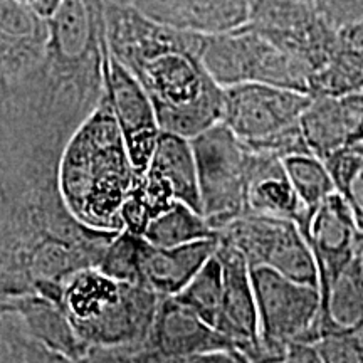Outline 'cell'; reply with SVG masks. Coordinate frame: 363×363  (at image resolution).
<instances>
[{"mask_svg":"<svg viewBox=\"0 0 363 363\" xmlns=\"http://www.w3.org/2000/svg\"><path fill=\"white\" fill-rule=\"evenodd\" d=\"M201 56L207 71L222 88L261 83L310 94V67L246 24L224 33L202 34Z\"/></svg>","mask_w":363,"mask_h":363,"instance_id":"6","label":"cell"},{"mask_svg":"<svg viewBox=\"0 0 363 363\" xmlns=\"http://www.w3.org/2000/svg\"><path fill=\"white\" fill-rule=\"evenodd\" d=\"M350 150H353V152H357L358 155H362V157H363V142H362V143H358L357 147H353V148H350Z\"/></svg>","mask_w":363,"mask_h":363,"instance_id":"31","label":"cell"},{"mask_svg":"<svg viewBox=\"0 0 363 363\" xmlns=\"http://www.w3.org/2000/svg\"><path fill=\"white\" fill-rule=\"evenodd\" d=\"M217 257L222 262V299L216 330L238 345L246 362H257L259 355V316L251 269L238 249L220 242Z\"/></svg>","mask_w":363,"mask_h":363,"instance_id":"13","label":"cell"},{"mask_svg":"<svg viewBox=\"0 0 363 363\" xmlns=\"http://www.w3.org/2000/svg\"><path fill=\"white\" fill-rule=\"evenodd\" d=\"M136 362H246V358L233 340L175 296H162Z\"/></svg>","mask_w":363,"mask_h":363,"instance_id":"10","label":"cell"},{"mask_svg":"<svg viewBox=\"0 0 363 363\" xmlns=\"http://www.w3.org/2000/svg\"><path fill=\"white\" fill-rule=\"evenodd\" d=\"M104 22L108 49L147 93L163 131L194 138L219 123L224 88L202 61V33L162 24L113 0H104Z\"/></svg>","mask_w":363,"mask_h":363,"instance_id":"1","label":"cell"},{"mask_svg":"<svg viewBox=\"0 0 363 363\" xmlns=\"http://www.w3.org/2000/svg\"><path fill=\"white\" fill-rule=\"evenodd\" d=\"M301 233L315 257L318 288L323 298L335 278L357 254L360 230L350 207L335 192L313 212Z\"/></svg>","mask_w":363,"mask_h":363,"instance_id":"14","label":"cell"},{"mask_svg":"<svg viewBox=\"0 0 363 363\" xmlns=\"http://www.w3.org/2000/svg\"><path fill=\"white\" fill-rule=\"evenodd\" d=\"M113 2H118V4H133V0H113Z\"/></svg>","mask_w":363,"mask_h":363,"instance_id":"33","label":"cell"},{"mask_svg":"<svg viewBox=\"0 0 363 363\" xmlns=\"http://www.w3.org/2000/svg\"><path fill=\"white\" fill-rule=\"evenodd\" d=\"M299 126L310 153L321 160L357 147L363 142V93L311 96Z\"/></svg>","mask_w":363,"mask_h":363,"instance_id":"15","label":"cell"},{"mask_svg":"<svg viewBox=\"0 0 363 363\" xmlns=\"http://www.w3.org/2000/svg\"><path fill=\"white\" fill-rule=\"evenodd\" d=\"M88 348V362H136L160 294L89 266L40 288Z\"/></svg>","mask_w":363,"mask_h":363,"instance_id":"3","label":"cell"},{"mask_svg":"<svg viewBox=\"0 0 363 363\" xmlns=\"http://www.w3.org/2000/svg\"><path fill=\"white\" fill-rule=\"evenodd\" d=\"M147 170L155 172L169 182L177 201L202 212L197 163L190 138L162 130Z\"/></svg>","mask_w":363,"mask_h":363,"instance_id":"21","label":"cell"},{"mask_svg":"<svg viewBox=\"0 0 363 363\" xmlns=\"http://www.w3.org/2000/svg\"><path fill=\"white\" fill-rule=\"evenodd\" d=\"M259 316L257 362H284L289 343L320 338L321 294L267 267H249Z\"/></svg>","mask_w":363,"mask_h":363,"instance_id":"7","label":"cell"},{"mask_svg":"<svg viewBox=\"0 0 363 363\" xmlns=\"http://www.w3.org/2000/svg\"><path fill=\"white\" fill-rule=\"evenodd\" d=\"M219 239H201L175 247H158L142 238L138 284L160 296H175L214 256Z\"/></svg>","mask_w":363,"mask_h":363,"instance_id":"17","label":"cell"},{"mask_svg":"<svg viewBox=\"0 0 363 363\" xmlns=\"http://www.w3.org/2000/svg\"><path fill=\"white\" fill-rule=\"evenodd\" d=\"M363 93V49L338 44L328 61L311 78L310 96H343Z\"/></svg>","mask_w":363,"mask_h":363,"instance_id":"23","label":"cell"},{"mask_svg":"<svg viewBox=\"0 0 363 363\" xmlns=\"http://www.w3.org/2000/svg\"><path fill=\"white\" fill-rule=\"evenodd\" d=\"M190 142L197 163L202 214L219 230L246 212L251 150L222 121Z\"/></svg>","mask_w":363,"mask_h":363,"instance_id":"8","label":"cell"},{"mask_svg":"<svg viewBox=\"0 0 363 363\" xmlns=\"http://www.w3.org/2000/svg\"><path fill=\"white\" fill-rule=\"evenodd\" d=\"M21 2L33 7L39 16L44 17V19H51L54 13H56L59 6L62 4V0H21Z\"/></svg>","mask_w":363,"mask_h":363,"instance_id":"30","label":"cell"},{"mask_svg":"<svg viewBox=\"0 0 363 363\" xmlns=\"http://www.w3.org/2000/svg\"><path fill=\"white\" fill-rule=\"evenodd\" d=\"M335 29L363 21V0H310Z\"/></svg>","mask_w":363,"mask_h":363,"instance_id":"29","label":"cell"},{"mask_svg":"<svg viewBox=\"0 0 363 363\" xmlns=\"http://www.w3.org/2000/svg\"><path fill=\"white\" fill-rule=\"evenodd\" d=\"M104 89L138 179L148 169L162 128L147 93L108 48L104 52Z\"/></svg>","mask_w":363,"mask_h":363,"instance_id":"12","label":"cell"},{"mask_svg":"<svg viewBox=\"0 0 363 363\" xmlns=\"http://www.w3.org/2000/svg\"><path fill=\"white\" fill-rule=\"evenodd\" d=\"M136 180L111 101L101 99L67 140L57 187L67 211L96 230H121L120 211Z\"/></svg>","mask_w":363,"mask_h":363,"instance_id":"4","label":"cell"},{"mask_svg":"<svg viewBox=\"0 0 363 363\" xmlns=\"http://www.w3.org/2000/svg\"><path fill=\"white\" fill-rule=\"evenodd\" d=\"M222 284H224L222 262L214 252V256L197 271V274L180 293L175 294V298L216 328L222 299Z\"/></svg>","mask_w":363,"mask_h":363,"instance_id":"25","label":"cell"},{"mask_svg":"<svg viewBox=\"0 0 363 363\" xmlns=\"http://www.w3.org/2000/svg\"><path fill=\"white\" fill-rule=\"evenodd\" d=\"M311 96L274 84L246 83L224 88L222 123L251 152L279 158L310 153L299 118Z\"/></svg>","mask_w":363,"mask_h":363,"instance_id":"5","label":"cell"},{"mask_svg":"<svg viewBox=\"0 0 363 363\" xmlns=\"http://www.w3.org/2000/svg\"><path fill=\"white\" fill-rule=\"evenodd\" d=\"M283 165L310 217L331 194L337 192L325 162L313 153H296L286 157Z\"/></svg>","mask_w":363,"mask_h":363,"instance_id":"24","label":"cell"},{"mask_svg":"<svg viewBox=\"0 0 363 363\" xmlns=\"http://www.w3.org/2000/svg\"><path fill=\"white\" fill-rule=\"evenodd\" d=\"M363 326V252L343 267L321 298L320 338L331 333H352Z\"/></svg>","mask_w":363,"mask_h":363,"instance_id":"20","label":"cell"},{"mask_svg":"<svg viewBox=\"0 0 363 363\" xmlns=\"http://www.w3.org/2000/svg\"><path fill=\"white\" fill-rule=\"evenodd\" d=\"M118 233L81 224L67 211L57 180L6 195L0 199V298L38 294L45 283L99 266Z\"/></svg>","mask_w":363,"mask_h":363,"instance_id":"2","label":"cell"},{"mask_svg":"<svg viewBox=\"0 0 363 363\" xmlns=\"http://www.w3.org/2000/svg\"><path fill=\"white\" fill-rule=\"evenodd\" d=\"M142 235L120 230L106 247L101 264L98 267L121 281L138 284V252Z\"/></svg>","mask_w":363,"mask_h":363,"instance_id":"27","label":"cell"},{"mask_svg":"<svg viewBox=\"0 0 363 363\" xmlns=\"http://www.w3.org/2000/svg\"><path fill=\"white\" fill-rule=\"evenodd\" d=\"M217 239L238 249L249 267H267L318 288L315 257L296 222L246 212L220 227Z\"/></svg>","mask_w":363,"mask_h":363,"instance_id":"9","label":"cell"},{"mask_svg":"<svg viewBox=\"0 0 363 363\" xmlns=\"http://www.w3.org/2000/svg\"><path fill=\"white\" fill-rule=\"evenodd\" d=\"M246 26L305 62L313 74L338 44V29L310 0H254Z\"/></svg>","mask_w":363,"mask_h":363,"instance_id":"11","label":"cell"},{"mask_svg":"<svg viewBox=\"0 0 363 363\" xmlns=\"http://www.w3.org/2000/svg\"><path fill=\"white\" fill-rule=\"evenodd\" d=\"M49 39V19L21 0H0V88L39 66Z\"/></svg>","mask_w":363,"mask_h":363,"instance_id":"16","label":"cell"},{"mask_svg":"<svg viewBox=\"0 0 363 363\" xmlns=\"http://www.w3.org/2000/svg\"><path fill=\"white\" fill-rule=\"evenodd\" d=\"M335 190L350 207L358 230L363 233V157L353 150H340L325 158Z\"/></svg>","mask_w":363,"mask_h":363,"instance_id":"26","label":"cell"},{"mask_svg":"<svg viewBox=\"0 0 363 363\" xmlns=\"http://www.w3.org/2000/svg\"><path fill=\"white\" fill-rule=\"evenodd\" d=\"M355 333L358 335V338H360V342H362V345H363V326H362V328H360V330H357V331H355Z\"/></svg>","mask_w":363,"mask_h":363,"instance_id":"32","label":"cell"},{"mask_svg":"<svg viewBox=\"0 0 363 363\" xmlns=\"http://www.w3.org/2000/svg\"><path fill=\"white\" fill-rule=\"evenodd\" d=\"M246 212L289 219L296 222L299 229L308 224L310 214L286 175L283 158L251 152Z\"/></svg>","mask_w":363,"mask_h":363,"instance_id":"19","label":"cell"},{"mask_svg":"<svg viewBox=\"0 0 363 363\" xmlns=\"http://www.w3.org/2000/svg\"><path fill=\"white\" fill-rule=\"evenodd\" d=\"M254 0H133L131 6L162 24L214 34L244 26Z\"/></svg>","mask_w":363,"mask_h":363,"instance_id":"18","label":"cell"},{"mask_svg":"<svg viewBox=\"0 0 363 363\" xmlns=\"http://www.w3.org/2000/svg\"><path fill=\"white\" fill-rule=\"evenodd\" d=\"M315 348L320 362H363V345L355 331L325 335L316 340Z\"/></svg>","mask_w":363,"mask_h":363,"instance_id":"28","label":"cell"},{"mask_svg":"<svg viewBox=\"0 0 363 363\" xmlns=\"http://www.w3.org/2000/svg\"><path fill=\"white\" fill-rule=\"evenodd\" d=\"M158 247H175L201 239L217 238V230L208 224L202 212L177 201L170 208L150 222L142 235Z\"/></svg>","mask_w":363,"mask_h":363,"instance_id":"22","label":"cell"},{"mask_svg":"<svg viewBox=\"0 0 363 363\" xmlns=\"http://www.w3.org/2000/svg\"><path fill=\"white\" fill-rule=\"evenodd\" d=\"M358 244H360V249L363 252V233H360V239H358Z\"/></svg>","mask_w":363,"mask_h":363,"instance_id":"34","label":"cell"}]
</instances>
